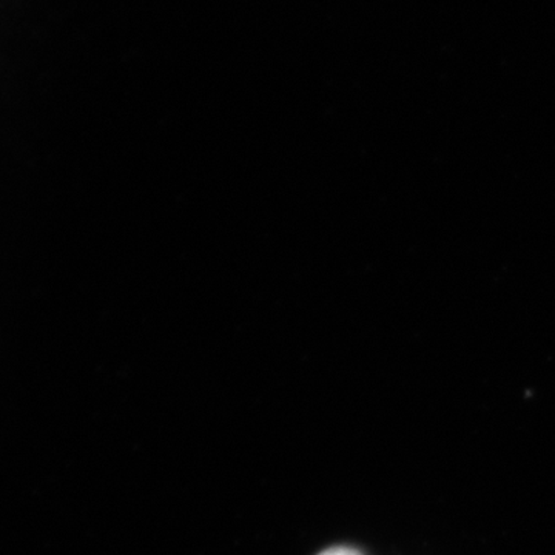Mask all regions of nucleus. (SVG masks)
I'll use <instances>...</instances> for the list:
<instances>
[{
  "mask_svg": "<svg viewBox=\"0 0 555 555\" xmlns=\"http://www.w3.org/2000/svg\"><path fill=\"white\" fill-rule=\"evenodd\" d=\"M320 555H361L357 550H352V547H332V550L324 551Z\"/></svg>",
  "mask_w": 555,
  "mask_h": 555,
  "instance_id": "f257e3e1",
  "label": "nucleus"
}]
</instances>
